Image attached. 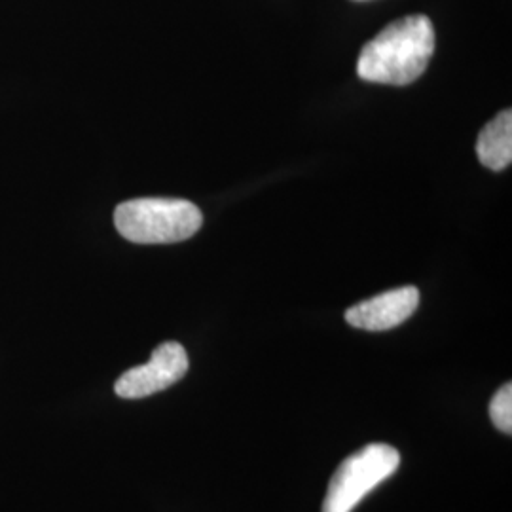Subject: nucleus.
Returning a JSON list of instances; mask_svg holds the SVG:
<instances>
[{
  "label": "nucleus",
  "mask_w": 512,
  "mask_h": 512,
  "mask_svg": "<svg viewBox=\"0 0 512 512\" xmlns=\"http://www.w3.org/2000/svg\"><path fill=\"white\" fill-rule=\"evenodd\" d=\"M435 52V29L427 16H406L389 23L366 42L357 74L374 84L406 86L425 73Z\"/></svg>",
  "instance_id": "1"
},
{
  "label": "nucleus",
  "mask_w": 512,
  "mask_h": 512,
  "mask_svg": "<svg viewBox=\"0 0 512 512\" xmlns=\"http://www.w3.org/2000/svg\"><path fill=\"white\" fill-rule=\"evenodd\" d=\"M203 224L198 205L177 198H139L114 211L118 234L131 243L160 245L190 239Z\"/></svg>",
  "instance_id": "2"
},
{
  "label": "nucleus",
  "mask_w": 512,
  "mask_h": 512,
  "mask_svg": "<svg viewBox=\"0 0 512 512\" xmlns=\"http://www.w3.org/2000/svg\"><path fill=\"white\" fill-rule=\"evenodd\" d=\"M401 465V454L389 444H368L349 456L330 478L323 512H353V509L395 475Z\"/></svg>",
  "instance_id": "3"
},
{
  "label": "nucleus",
  "mask_w": 512,
  "mask_h": 512,
  "mask_svg": "<svg viewBox=\"0 0 512 512\" xmlns=\"http://www.w3.org/2000/svg\"><path fill=\"white\" fill-rule=\"evenodd\" d=\"M188 355L179 342H164L152 351L147 365L124 372L114 385L122 399H145L181 382L188 372Z\"/></svg>",
  "instance_id": "4"
},
{
  "label": "nucleus",
  "mask_w": 512,
  "mask_h": 512,
  "mask_svg": "<svg viewBox=\"0 0 512 512\" xmlns=\"http://www.w3.org/2000/svg\"><path fill=\"white\" fill-rule=\"evenodd\" d=\"M420 304V291L412 285L378 294L346 311V321L355 329L389 330L403 325Z\"/></svg>",
  "instance_id": "5"
},
{
  "label": "nucleus",
  "mask_w": 512,
  "mask_h": 512,
  "mask_svg": "<svg viewBox=\"0 0 512 512\" xmlns=\"http://www.w3.org/2000/svg\"><path fill=\"white\" fill-rule=\"evenodd\" d=\"M476 154L480 164L492 171H503L512 162V112L503 110L478 135Z\"/></svg>",
  "instance_id": "6"
},
{
  "label": "nucleus",
  "mask_w": 512,
  "mask_h": 512,
  "mask_svg": "<svg viewBox=\"0 0 512 512\" xmlns=\"http://www.w3.org/2000/svg\"><path fill=\"white\" fill-rule=\"evenodd\" d=\"M490 418L495 427L507 435L512 433V385L505 384L490 403Z\"/></svg>",
  "instance_id": "7"
}]
</instances>
